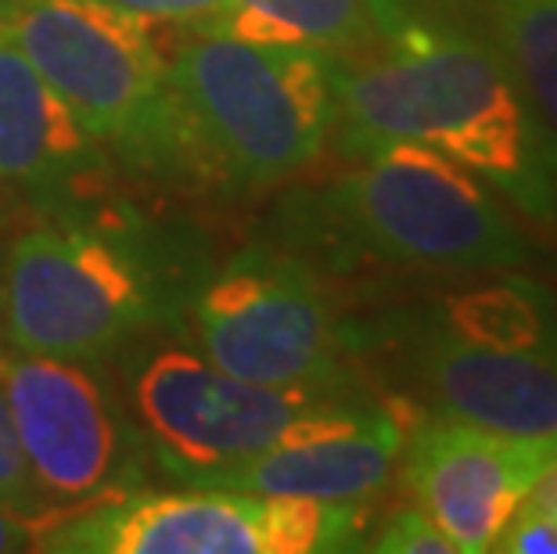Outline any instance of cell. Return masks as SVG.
<instances>
[{
	"mask_svg": "<svg viewBox=\"0 0 557 554\" xmlns=\"http://www.w3.org/2000/svg\"><path fill=\"white\" fill-rule=\"evenodd\" d=\"M443 321L482 346L557 353L554 299L529 281H504L454 296L446 303Z\"/></svg>",
	"mask_w": 557,
	"mask_h": 554,
	"instance_id": "cell-15",
	"label": "cell"
},
{
	"mask_svg": "<svg viewBox=\"0 0 557 554\" xmlns=\"http://www.w3.org/2000/svg\"><path fill=\"white\" fill-rule=\"evenodd\" d=\"M0 22L101 145L140 167H181L165 22L109 0H0Z\"/></svg>",
	"mask_w": 557,
	"mask_h": 554,
	"instance_id": "cell-5",
	"label": "cell"
},
{
	"mask_svg": "<svg viewBox=\"0 0 557 554\" xmlns=\"http://www.w3.org/2000/svg\"><path fill=\"white\" fill-rule=\"evenodd\" d=\"M371 551L382 554H457V544L438 529L435 518L424 508H399L374 533Z\"/></svg>",
	"mask_w": 557,
	"mask_h": 554,
	"instance_id": "cell-18",
	"label": "cell"
},
{
	"mask_svg": "<svg viewBox=\"0 0 557 554\" xmlns=\"http://www.w3.org/2000/svg\"><path fill=\"white\" fill-rule=\"evenodd\" d=\"M54 526V518L18 512L11 504H0V554L11 551H40V540L47 529Z\"/></svg>",
	"mask_w": 557,
	"mask_h": 554,
	"instance_id": "cell-21",
	"label": "cell"
},
{
	"mask_svg": "<svg viewBox=\"0 0 557 554\" xmlns=\"http://www.w3.org/2000/svg\"><path fill=\"white\" fill-rule=\"evenodd\" d=\"M388 338L435 415L493 432L557 435V353L482 346L443 317L393 328Z\"/></svg>",
	"mask_w": 557,
	"mask_h": 554,
	"instance_id": "cell-11",
	"label": "cell"
},
{
	"mask_svg": "<svg viewBox=\"0 0 557 554\" xmlns=\"http://www.w3.org/2000/svg\"><path fill=\"white\" fill-rule=\"evenodd\" d=\"M493 551H507V554H557V518L543 515L536 508H525V504H521L511 522L504 526V533L496 537Z\"/></svg>",
	"mask_w": 557,
	"mask_h": 554,
	"instance_id": "cell-19",
	"label": "cell"
},
{
	"mask_svg": "<svg viewBox=\"0 0 557 554\" xmlns=\"http://www.w3.org/2000/svg\"><path fill=\"white\" fill-rule=\"evenodd\" d=\"M206 33L248 44L346 54L371 40L367 0H223Z\"/></svg>",
	"mask_w": 557,
	"mask_h": 554,
	"instance_id": "cell-14",
	"label": "cell"
},
{
	"mask_svg": "<svg viewBox=\"0 0 557 554\" xmlns=\"http://www.w3.org/2000/svg\"><path fill=\"white\" fill-rule=\"evenodd\" d=\"M399 457L418 508L435 518L457 554H482L557 461V435L493 432L432 415L407 429Z\"/></svg>",
	"mask_w": 557,
	"mask_h": 554,
	"instance_id": "cell-10",
	"label": "cell"
},
{
	"mask_svg": "<svg viewBox=\"0 0 557 554\" xmlns=\"http://www.w3.org/2000/svg\"><path fill=\"white\" fill-rule=\"evenodd\" d=\"M525 508H536L543 515L557 518V461L547 471H543L540 482L532 487V493L525 497Z\"/></svg>",
	"mask_w": 557,
	"mask_h": 554,
	"instance_id": "cell-22",
	"label": "cell"
},
{
	"mask_svg": "<svg viewBox=\"0 0 557 554\" xmlns=\"http://www.w3.org/2000/svg\"><path fill=\"white\" fill-rule=\"evenodd\" d=\"M374 54H338L335 134L346 156L418 140L557 223V134L500 47L454 0H367Z\"/></svg>",
	"mask_w": 557,
	"mask_h": 554,
	"instance_id": "cell-1",
	"label": "cell"
},
{
	"mask_svg": "<svg viewBox=\"0 0 557 554\" xmlns=\"http://www.w3.org/2000/svg\"><path fill=\"white\" fill-rule=\"evenodd\" d=\"M313 209L327 245L388 263L507 270L532 256L482 176L418 140L360 156L320 187Z\"/></svg>",
	"mask_w": 557,
	"mask_h": 554,
	"instance_id": "cell-3",
	"label": "cell"
},
{
	"mask_svg": "<svg viewBox=\"0 0 557 554\" xmlns=\"http://www.w3.org/2000/svg\"><path fill=\"white\" fill-rule=\"evenodd\" d=\"M403 443L407 418L371 404L367 396H352L295 421L270 451L227 471L212 487L363 504L393 479Z\"/></svg>",
	"mask_w": 557,
	"mask_h": 554,
	"instance_id": "cell-12",
	"label": "cell"
},
{
	"mask_svg": "<svg viewBox=\"0 0 557 554\" xmlns=\"http://www.w3.org/2000/svg\"><path fill=\"white\" fill-rule=\"evenodd\" d=\"M0 504H11V508H18V512L47 515V518H54V522H62V515L47 512L37 493L26 454H22L18 429H15V418H11L4 385H0Z\"/></svg>",
	"mask_w": 557,
	"mask_h": 554,
	"instance_id": "cell-17",
	"label": "cell"
},
{
	"mask_svg": "<svg viewBox=\"0 0 557 554\" xmlns=\"http://www.w3.org/2000/svg\"><path fill=\"white\" fill-rule=\"evenodd\" d=\"M338 54L191 29L170 58L181 162L238 187L306 170L335 134Z\"/></svg>",
	"mask_w": 557,
	"mask_h": 554,
	"instance_id": "cell-2",
	"label": "cell"
},
{
	"mask_svg": "<svg viewBox=\"0 0 557 554\" xmlns=\"http://www.w3.org/2000/svg\"><path fill=\"white\" fill-rule=\"evenodd\" d=\"M170 310L165 278L123 223H58L11 234L0 328L15 349L98 364Z\"/></svg>",
	"mask_w": 557,
	"mask_h": 554,
	"instance_id": "cell-4",
	"label": "cell"
},
{
	"mask_svg": "<svg viewBox=\"0 0 557 554\" xmlns=\"http://www.w3.org/2000/svg\"><path fill=\"white\" fill-rule=\"evenodd\" d=\"M360 504L267 497L231 487L129 490L54 522L40 551L73 554H320L352 551Z\"/></svg>",
	"mask_w": 557,
	"mask_h": 554,
	"instance_id": "cell-7",
	"label": "cell"
},
{
	"mask_svg": "<svg viewBox=\"0 0 557 554\" xmlns=\"http://www.w3.org/2000/svg\"><path fill=\"white\" fill-rule=\"evenodd\" d=\"M104 170V145L33 69L0 22V181L54 202L62 195H94Z\"/></svg>",
	"mask_w": 557,
	"mask_h": 554,
	"instance_id": "cell-13",
	"label": "cell"
},
{
	"mask_svg": "<svg viewBox=\"0 0 557 554\" xmlns=\"http://www.w3.org/2000/svg\"><path fill=\"white\" fill-rule=\"evenodd\" d=\"M126 382V407L145 435L148 454L184 487H212L227 471L270 451L295 421L360 396L352 382H248L181 342L140 349Z\"/></svg>",
	"mask_w": 557,
	"mask_h": 554,
	"instance_id": "cell-6",
	"label": "cell"
},
{
	"mask_svg": "<svg viewBox=\"0 0 557 554\" xmlns=\"http://www.w3.org/2000/svg\"><path fill=\"white\" fill-rule=\"evenodd\" d=\"M4 223H8V217H4V209H0V278H4V259H8V238H4Z\"/></svg>",
	"mask_w": 557,
	"mask_h": 554,
	"instance_id": "cell-23",
	"label": "cell"
},
{
	"mask_svg": "<svg viewBox=\"0 0 557 554\" xmlns=\"http://www.w3.org/2000/svg\"><path fill=\"white\" fill-rule=\"evenodd\" d=\"M198 349L216 368L263 385L349 382L346 332L313 270L288 253L245 249L191 303Z\"/></svg>",
	"mask_w": 557,
	"mask_h": 554,
	"instance_id": "cell-9",
	"label": "cell"
},
{
	"mask_svg": "<svg viewBox=\"0 0 557 554\" xmlns=\"http://www.w3.org/2000/svg\"><path fill=\"white\" fill-rule=\"evenodd\" d=\"M0 385L47 512L65 518L137 490L145 435L90 360L0 353Z\"/></svg>",
	"mask_w": 557,
	"mask_h": 554,
	"instance_id": "cell-8",
	"label": "cell"
},
{
	"mask_svg": "<svg viewBox=\"0 0 557 554\" xmlns=\"http://www.w3.org/2000/svg\"><path fill=\"white\" fill-rule=\"evenodd\" d=\"M109 4L145 15L151 22H165V26L173 22V26L198 29L223 8V0H109Z\"/></svg>",
	"mask_w": 557,
	"mask_h": 554,
	"instance_id": "cell-20",
	"label": "cell"
},
{
	"mask_svg": "<svg viewBox=\"0 0 557 554\" xmlns=\"http://www.w3.org/2000/svg\"><path fill=\"white\" fill-rule=\"evenodd\" d=\"M521 87L557 134V0H471Z\"/></svg>",
	"mask_w": 557,
	"mask_h": 554,
	"instance_id": "cell-16",
	"label": "cell"
}]
</instances>
